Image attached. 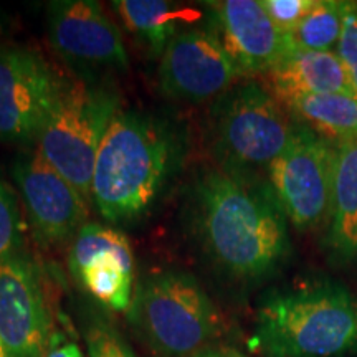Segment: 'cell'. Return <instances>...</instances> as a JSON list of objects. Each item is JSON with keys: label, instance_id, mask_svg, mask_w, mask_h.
Wrapping results in <instances>:
<instances>
[{"label": "cell", "instance_id": "6da1fadb", "mask_svg": "<svg viewBox=\"0 0 357 357\" xmlns=\"http://www.w3.org/2000/svg\"><path fill=\"white\" fill-rule=\"evenodd\" d=\"M187 205L199 248L229 278L265 280L289 258V222L265 178L218 166L202 169Z\"/></svg>", "mask_w": 357, "mask_h": 357}, {"label": "cell", "instance_id": "7a4b0ae2", "mask_svg": "<svg viewBox=\"0 0 357 357\" xmlns=\"http://www.w3.org/2000/svg\"><path fill=\"white\" fill-rule=\"evenodd\" d=\"M182 144L151 116L118 111L98 151L91 204L111 223L144 217L181 162Z\"/></svg>", "mask_w": 357, "mask_h": 357}, {"label": "cell", "instance_id": "3957f363", "mask_svg": "<svg viewBox=\"0 0 357 357\" xmlns=\"http://www.w3.org/2000/svg\"><path fill=\"white\" fill-rule=\"evenodd\" d=\"M252 347L265 357H341L357 351V296L339 281L273 289L257 307Z\"/></svg>", "mask_w": 357, "mask_h": 357}, {"label": "cell", "instance_id": "277c9868", "mask_svg": "<svg viewBox=\"0 0 357 357\" xmlns=\"http://www.w3.org/2000/svg\"><path fill=\"white\" fill-rule=\"evenodd\" d=\"M298 123L271 89L240 79L208 106L205 141L215 166L261 177L291 142Z\"/></svg>", "mask_w": 357, "mask_h": 357}, {"label": "cell", "instance_id": "5b68a950", "mask_svg": "<svg viewBox=\"0 0 357 357\" xmlns=\"http://www.w3.org/2000/svg\"><path fill=\"white\" fill-rule=\"evenodd\" d=\"M132 331L159 357H195L217 346L223 323L195 276L155 271L134 288L128 310Z\"/></svg>", "mask_w": 357, "mask_h": 357}, {"label": "cell", "instance_id": "8992f818", "mask_svg": "<svg viewBox=\"0 0 357 357\" xmlns=\"http://www.w3.org/2000/svg\"><path fill=\"white\" fill-rule=\"evenodd\" d=\"M118 111L113 91L75 82L65 86L37 139V153L89 204L98 151Z\"/></svg>", "mask_w": 357, "mask_h": 357}, {"label": "cell", "instance_id": "52a82bcc", "mask_svg": "<svg viewBox=\"0 0 357 357\" xmlns=\"http://www.w3.org/2000/svg\"><path fill=\"white\" fill-rule=\"evenodd\" d=\"M334 159V144L298 123L291 142L268 167L266 184L294 229H319L328 222Z\"/></svg>", "mask_w": 357, "mask_h": 357}, {"label": "cell", "instance_id": "ba28073f", "mask_svg": "<svg viewBox=\"0 0 357 357\" xmlns=\"http://www.w3.org/2000/svg\"><path fill=\"white\" fill-rule=\"evenodd\" d=\"M65 86L42 53L20 45L0 47V141H37Z\"/></svg>", "mask_w": 357, "mask_h": 357}, {"label": "cell", "instance_id": "9c48e42d", "mask_svg": "<svg viewBox=\"0 0 357 357\" xmlns=\"http://www.w3.org/2000/svg\"><path fill=\"white\" fill-rule=\"evenodd\" d=\"M243 79L220 40L212 30L190 29L177 32L160 55L159 89L174 101H213Z\"/></svg>", "mask_w": 357, "mask_h": 357}, {"label": "cell", "instance_id": "30bf717a", "mask_svg": "<svg viewBox=\"0 0 357 357\" xmlns=\"http://www.w3.org/2000/svg\"><path fill=\"white\" fill-rule=\"evenodd\" d=\"M47 37L56 55L75 68H129L121 30L105 8L93 0H56L48 3Z\"/></svg>", "mask_w": 357, "mask_h": 357}, {"label": "cell", "instance_id": "8fae6325", "mask_svg": "<svg viewBox=\"0 0 357 357\" xmlns=\"http://www.w3.org/2000/svg\"><path fill=\"white\" fill-rule=\"evenodd\" d=\"M13 181L19 187L30 229L42 247L68 242L86 223L88 200L37 151L15 160Z\"/></svg>", "mask_w": 357, "mask_h": 357}, {"label": "cell", "instance_id": "7c38bea8", "mask_svg": "<svg viewBox=\"0 0 357 357\" xmlns=\"http://www.w3.org/2000/svg\"><path fill=\"white\" fill-rule=\"evenodd\" d=\"M52 337L38 268L22 253L0 258V341L8 357H45Z\"/></svg>", "mask_w": 357, "mask_h": 357}, {"label": "cell", "instance_id": "4fadbf2b", "mask_svg": "<svg viewBox=\"0 0 357 357\" xmlns=\"http://www.w3.org/2000/svg\"><path fill=\"white\" fill-rule=\"evenodd\" d=\"M68 266L86 291L113 311H128L134 296V257L126 235L84 223L71 243Z\"/></svg>", "mask_w": 357, "mask_h": 357}, {"label": "cell", "instance_id": "5bb4252c", "mask_svg": "<svg viewBox=\"0 0 357 357\" xmlns=\"http://www.w3.org/2000/svg\"><path fill=\"white\" fill-rule=\"evenodd\" d=\"M207 7L212 32L243 78L266 75L296 48L291 35L281 32L258 0H218Z\"/></svg>", "mask_w": 357, "mask_h": 357}, {"label": "cell", "instance_id": "9a60e30c", "mask_svg": "<svg viewBox=\"0 0 357 357\" xmlns=\"http://www.w3.org/2000/svg\"><path fill=\"white\" fill-rule=\"evenodd\" d=\"M265 77L268 88L280 101L294 96L354 93L336 52L293 48Z\"/></svg>", "mask_w": 357, "mask_h": 357}, {"label": "cell", "instance_id": "2e32d148", "mask_svg": "<svg viewBox=\"0 0 357 357\" xmlns=\"http://www.w3.org/2000/svg\"><path fill=\"white\" fill-rule=\"evenodd\" d=\"M334 181L324 248L339 265L357 263V139L334 146Z\"/></svg>", "mask_w": 357, "mask_h": 357}, {"label": "cell", "instance_id": "e0dca14e", "mask_svg": "<svg viewBox=\"0 0 357 357\" xmlns=\"http://www.w3.org/2000/svg\"><path fill=\"white\" fill-rule=\"evenodd\" d=\"M281 102L294 121L310 128L334 146L357 139L356 93L294 96Z\"/></svg>", "mask_w": 357, "mask_h": 357}, {"label": "cell", "instance_id": "ac0fdd59", "mask_svg": "<svg viewBox=\"0 0 357 357\" xmlns=\"http://www.w3.org/2000/svg\"><path fill=\"white\" fill-rule=\"evenodd\" d=\"M128 32L151 52L160 56L177 35V15L164 0H116L111 3Z\"/></svg>", "mask_w": 357, "mask_h": 357}, {"label": "cell", "instance_id": "d6986e66", "mask_svg": "<svg viewBox=\"0 0 357 357\" xmlns=\"http://www.w3.org/2000/svg\"><path fill=\"white\" fill-rule=\"evenodd\" d=\"M344 2L316 0L310 13L291 33L294 47L312 52H336L344 20Z\"/></svg>", "mask_w": 357, "mask_h": 357}, {"label": "cell", "instance_id": "ffe728a7", "mask_svg": "<svg viewBox=\"0 0 357 357\" xmlns=\"http://www.w3.org/2000/svg\"><path fill=\"white\" fill-rule=\"evenodd\" d=\"M26 225L13 187L0 177V258L20 255Z\"/></svg>", "mask_w": 357, "mask_h": 357}, {"label": "cell", "instance_id": "44dd1931", "mask_svg": "<svg viewBox=\"0 0 357 357\" xmlns=\"http://www.w3.org/2000/svg\"><path fill=\"white\" fill-rule=\"evenodd\" d=\"M86 344L89 357H136L121 331L105 318L89 321Z\"/></svg>", "mask_w": 357, "mask_h": 357}, {"label": "cell", "instance_id": "7402d4cb", "mask_svg": "<svg viewBox=\"0 0 357 357\" xmlns=\"http://www.w3.org/2000/svg\"><path fill=\"white\" fill-rule=\"evenodd\" d=\"M336 55L344 65L351 86L357 95V2L351 0L344 2V20Z\"/></svg>", "mask_w": 357, "mask_h": 357}, {"label": "cell", "instance_id": "603a6c76", "mask_svg": "<svg viewBox=\"0 0 357 357\" xmlns=\"http://www.w3.org/2000/svg\"><path fill=\"white\" fill-rule=\"evenodd\" d=\"M316 0H261L270 19L281 32L291 35L310 13Z\"/></svg>", "mask_w": 357, "mask_h": 357}, {"label": "cell", "instance_id": "cb8c5ba5", "mask_svg": "<svg viewBox=\"0 0 357 357\" xmlns=\"http://www.w3.org/2000/svg\"><path fill=\"white\" fill-rule=\"evenodd\" d=\"M45 357H84L82 349L75 342L65 341L63 336L60 334H53L50 346Z\"/></svg>", "mask_w": 357, "mask_h": 357}, {"label": "cell", "instance_id": "d4e9b609", "mask_svg": "<svg viewBox=\"0 0 357 357\" xmlns=\"http://www.w3.org/2000/svg\"><path fill=\"white\" fill-rule=\"evenodd\" d=\"M195 357H247V356H243L242 352H238L236 349H231V347L217 344L202 351Z\"/></svg>", "mask_w": 357, "mask_h": 357}, {"label": "cell", "instance_id": "484cf974", "mask_svg": "<svg viewBox=\"0 0 357 357\" xmlns=\"http://www.w3.org/2000/svg\"><path fill=\"white\" fill-rule=\"evenodd\" d=\"M0 357H8V352H7L6 347H3L2 341H0Z\"/></svg>", "mask_w": 357, "mask_h": 357}]
</instances>
